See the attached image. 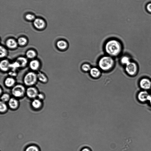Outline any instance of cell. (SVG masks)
<instances>
[{"label":"cell","mask_w":151,"mask_h":151,"mask_svg":"<svg viewBox=\"0 0 151 151\" xmlns=\"http://www.w3.org/2000/svg\"><path fill=\"white\" fill-rule=\"evenodd\" d=\"M26 57L29 59L34 58L36 56V53L34 50H28L26 53Z\"/></svg>","instance_id":"cell-19"},{"label":"cell","mask_w":151,"mask_h":151,"mask_svg":"<svg viewBox=\"0 0 151 151\" xmlns=\"http://www.w3.org/2000/svg\"><path fill=\"white\" fill-rule=\"evenodd\" d=\"M56 45L58 49L62 50H64L68 48V44L66 41L63 40H61L57 41Z\"/></svg>","instance_id":"cell-14"},{"label":"cell","mask_w":151,"mask_h":151,"mask_svg":"<svg viewBox=\"0 0 151 151\" xmlns=\"http://www.w3.org/2000/svg\"><path fill=\"white\" fill-rule=\"evenodd\" d=\"M149 101L150 102V105H151V98L149 100Z\"/></svg>","instance_id":"cell-34"},{"label":"cell","mask_w":151,"mask_h":151,"mask_svg":"<svg viewBox=\"0 0 151 151\" xmlns=\"http://www.w3.org/2000/svg\"><path fill=\"white\" fill-rule=\"evenodd\" d=\"M38 79L40 81L46 83L48 81V79L46 76L43 73L39 72L37 74Z\"/></svg>","instance_id":"cell-17"},{"label":"cell","mask_w":151,"mask_h":151,"mask_svg":"<svg viewBox=\"0 0 151 151\" xmlns=\"http://www.w3.org/2000/svg\"><path fill=\"white\" fill-rule=\"evenodd\" d=\"M9 74L11 76H15L17 75V73L15 72V71L11 70L9 73Z\"/></svg>","instance_id":"cell-30"},{"label":"cell","mask_w":151,"mask_h":151,"mask_svg":"<svg viewBox=\"0 0 151 151\" xmlns=\"http://www.w3.org/2000/svg\"><path fill=\"white\" fill-rule=\"evenodd\" d=\"M26 92L28 97L31 98L36 97L38 95L37 89L34 87H30L28 88L26 90Z\"/></svg>","instance_id":"cell-8"},{"label":"cell","mask_w":151,"mask_h":151,"mask_svg":"<svg viewBox=\"0 0 151 151\" xmlns=\"http://www.w3.org/2000/svg\"><path fill=\"white\" fill-rule=\"evenodd\" d=\"M19 64L20 68H24L27 64L28 60L27 59L23 57H20L18 58L16 61Z\"/></svg>","instance_id":"cell-15"},{"label":"cell","mask_w":151,"mask_h":151,"mask_svg":"<svg viewBox=\"0 0 151 151\" xmlns=\"http://www.w3.org/2000/svg\"><path fill=\"white\" fill-rule=\"evenodd\" d=\"M29 67L31 70L33 71L38 70L40 66L39 61L36 60H31L29 63Z\"/></svg>","instance_id":"cell-13"},{"label":"cell","mask_w":151,"mask_h":151,"mask_svg":"<svg viewBox=\"0 0 151 151\" xmlns=\"http://www.w3.org/2000/svg\"><path fill=\"white\" fill-rule=\"evenodd\" d=\"M82 70L85 72H89L91 68L90 64L87 63H85L83 64L81 66Z\"/></svg>","instance_id":"cell-23"},{"label":"cell","mask_w":151,"mask_h":151,"mask_svg":"<svg viewBox=\"0 0 151 151\" xmlns=\"http://www.w3.org/2000/svg\"><path fill=\"white\" fill-rule=\"evenodd\" d=\"M138 98L140 101L144 103L149 101L151 98V95L147 91H142L138 94Z\"/></svg>","instance_id":"cell-6"},{"label":"cell","mask_w":151,"mask_h":151,"mask_svg":"<svg viewBox=\"0 0 151 151\" xmlns=\"http://www.w3.org/2000/svg\"><path fill=\"white\" fill-rule=\"evenodd\" d=\"M11 63L7 60H2L0 63V68L1 70L3 72H6L9 70L10 68Z\"/></svg>","instance_id":"cell-9"},{"label":"cell","mask_w":151,"mask_h":151,"mask_svg":"<svg viewBox=\"0 0 151 151\" xmlns=\"http://www.w3.org/2000/svg\"><path fill=\"white\" fill-rule=\"evenodd\" d=\"M1 50H0V57L1 58H3L6 56L7 54V50L3 46H1Z\"/></svg>","instance_id":"cell-22"},{"label":"cell","mask_w":151,"mask_h":151,"mask_svg":"<svg viewBox=\"0 0 151 151\" xmlns=\"http://www.w3.org/2000/svg\"><path fill=\"white\" fill-rule=\"evenodd\" d=\"M20 66L19 63L16 61L10 64V68L11 70L16 71L18 68H20Z\"/></svg>","instance_id":"cell-24"},{"label":"cell","mask_w":151,"mask_h":151,"mask_svg":"<svg viewBox=\"0 0 151 151\" xmlns=\"http://www.w3.org/2000/svg\"><path fill=\"white\" fill-rule=\"evenodd\" d=\"M104 49L108 56L115 57L119 55L122 50V46L120 42L115 39L108 40L105 44Z\"/></svg>","instance_id":"cell-1"},{"label":"cell","mask_w":151,"mask_h":151,"mask_svg":"<svg viewBox=\"0 0 151 151\" xmlns=\"http://www.w3.org/2000/svg\"><path fill=\"white\" fill-rule=\"evenodd\" d=\"M147 8L148 11L150 13H151V3L148 4L147 6Z\"/></svg>","instance_id":"cell-31"},{"label":"cell","mask_w":151,"mask_h":151,"mask_svg":"<svg viewBox=\"0 0 151 151\" xmlns=\"http://www.w3.org/2000/svg\"><path fill=\"white\" fill-rule=\"evenodd\" d=\"M7 46L11 49H14L18 46V45L17 41H16L13 38H10L7 39L6 42Z\"/></svg>","instance_id":"cell-10"},{"label":"cell","mask_w":151,"mask_h":151,"mask_svg":"<svg viewBox=\"0 0 151 151\" xmlns=\"http://www.w3.org/2000/svg\"><path fill=\"white\" fill-rule=\"evenodd\" d=\"M26 151H39V150L37 147L34 146H31L27 148Z\"/></svg>","instance_id":"cell-28"},{"label":"cell","mask_w":151,"mask_h":151,"mask_svg":"<svg viewBox=\"0 0 151 151\" xmlns=\"http://www.w3.org/2000/svg\"></svg>","instance_id":"cell-35"},{"label":"cell","mask_w":151,"mask_h":151,"mask_svg":"<svg viewBox=\"0 0 151 151\" xmlns=\"http://www.w3.org/2000/svg\"><path fill=\"white\" fill-rule=\"evenodd\" d=\"M40 99H43L44 98V96L41 94H38L37 96Z\"/></svg>","instance_id":"cell-32"},{"label":"cell","mask_w":151,"mask_h":151,"mask_svg":"<svg viewBox=\"0 0 151 151\" xmlns=\"http://www.w3.org/2000/svg\"><path fill=\"white\" fill-rule=\"evenodd\" d=\"M32 105L33 107L37 109L40 107L41 103L39 100L36 99L33 100V101L32 103Z\"/></svg>","instance_id":"cell-25"},{"label":"cell","mask_w":151,"mask_h":151,"mask_svg":"<svg viewBox=\"0 0 151 151\" xmlns=\"http://www.w3.org/2000/svg\"><path fill=\"white\" fill-rule=\"evenodd\" d=\"M18 105V101L14 98L11 99L9 100V105L10 107L13 109H15Z\"/></svg>","instance_id":"cell-18"},{"label":"cell","mask_w":151,"mask_h":151,"mask_svg":"<svg viewBox=\"0 0 151 151\" xmlns=\"http://www.w3.org/2000/svg\"><path fill=\"white\" fill-rule=\"evenodd\" d=\"M130 62V58L127 56H123L121 59V63L125 66L128 64Z\"/></svg>","instance_id":"cell-20"},{"label":"cell","mask_w":151,"mask_h":151,"mask_svg":"<svg viewBox=\"0 0 151 151\" xmlns=\"http://www.w3.org/2000/svg\"><path fill=\"white\" fill-rule=\"evenodd\" d=\"M7 109V107L5 102L1 101L0 103V110L2 112L5 111Z\"/></svg>","instance_id":"cell-26"},{"label":"cell","mask_w":151,"mask_h":151,"mask_svg":"<svg viewBox=\"0 0 151 151\" xmlns=\"http://www.w3.org/2000/svg\"><path fill=\"white\" fill-rule=\"evenodd\" d=\"M26 18L28 20L32 21L34 20L35 17L32 14H28L26 16Z\"/></svg>","instance_id":"cell-29"},{"label":"cell","mask_w":151,"mask_h":151,"mask_svg":"<svg viewBox=\"0 0 151 151\" xmlns=\"http://www.w3.org/2000/svg\"><path fill=\"white\" fill-rule=\"evenodd\" d=\"M81 151H90V150L87 148H85L83 149Z\"/></svg>","instance_id":"cell-33"},{"label":"cell","mask_w":151,"mask_h":151,"mask_svg":"<svg viewBox=\"0 0 151 151\" xmlns=\"http://www.w3.org/2000/svg\"><path fill=\"white\" fill-rule=\"evenodd\" d=\"M138 68L137 65L136 63L130 62L126 65L125 70L127 74L132 76L137 73Z\"/></svg>","instance_id":"cell-5"},{"label":"cell","mask_w":151,"mask_h":151,"mask_svg":"<svg viewBox=\"0 0 151 151\" xmlns=\"http://www.w3.org/2000/svg\"><path fill=\"white\" fill-rule=\"evenodd\" d=\"M1 99L3 102H7L10 99V96L8 94H5L3 95L1 97Z\"/></svg>","instance_id":"cell-27"},{"label":"cell","mask_w":151,"mask_h":151,"mask_svg":"<svg viewBox=\"0 0 151 151\" xmlns=\"http://www.w3.org/2000/svg\"><path fill=\"white\" fill-rule=\"evenodd\" d=\"M140 86L143 89L147 90L151 88V81L147 78H143L140 81Z\"/></svg>","instance_id":"cell-7"},{"label":"cell","mask_w":151,"mask_h":151,"mask_svg":"<svg viewBox=\"0 0 151 151\" xmlns=\"http://www.w3.org/2000/svg\"><path fill=\"white\" fill-rule=\"evenodd\" d=\"M115 64V61L113 57L108 55L101 58L98 62L99 69L105 72L113 69Z\"/></svg>","instance_id":"cell-2"},{"label":"cell","mask_w":151,"mask_h":151,"mask_svg":"<svg viewBox=\"0 0 151 151\" xmlns=\"http://www.w3.org/2000/svg\"><path fill=\"white\" fill-rule=\"evenodd\" d=\"M38 79L37 74L34 72H30L25 76L23 81L25 85L30 86L35 84Z\"/></svg>","instance_id":"cell-3"},{"label":"cell","mask_w":151,"mask_h":151,"mask_svg":"<svg viewBox=\"0 0 151 151\" xmlns=\"http://www.w3.org/2000/svg\"><path fill=\"white\" fill-rule=\"evenodd\" d=\"M26 91V89L23 85H18L14 86L12 90V94L16 97L23 96Z\"/></svg>","instance_id":"cell-4"},{"label":"cell","mask_w":151,"mask_h":151,"mask_svg":"<svg viewBox=\"0 0 151 151\" xmlns=\"http://www.w3.org/2000/svg\"><path fill=\"white\" fill-rule=\"evenodd\" d=\"M18 45L21 46H24L27 43V39L24 37H22L19 38L17 41Z\"/></svg>","instance_id":"cell-21"},{"label":"cell","mask_w":151,"mask_h":151,"mask_svg":"<svg viewBox=\"0 0 151 151\" xmlns=\"http://www.w3.org/2000/svg\"><path fill=\"white\" fill-rule=\"evenodd\" d=\"M15 81L13 77H9L7 78L5 81V84L8 87H13L15 84Z\"/></svg>","instance_id":"cell-16"},{"label":"cell","mask_w":151,"mask_h":151,"mask_svg":"<svg viewBox=\"0 0 151 151\" xmlns=\"http://www.w3.org/2000/svg\"><path fill=\"white\" fill-rule=\"evenodd\" d=\"M33 24L35 27L39 29L44 28L45 25L44 21L42 19H35Z\"/></svg>","instance_id":"cell-11"},{"label":"cell","mask_w":151,"mask_h":151,"mask_svg":"<svg viewBox=\"0 0 151 151\" xmlns=\"http://www.w3.org/2000/svg\"><path fill=\"white\" fill-rule=\"evenodd\" d=\"M89 73L91 76L95 78L99 77L101 74L100 70L96 67L91 68Z\"/></svg>","instance_id":"cell-12"}]
</instances>
